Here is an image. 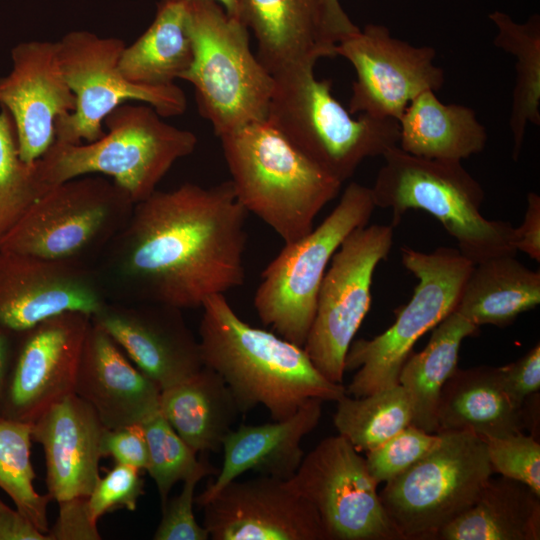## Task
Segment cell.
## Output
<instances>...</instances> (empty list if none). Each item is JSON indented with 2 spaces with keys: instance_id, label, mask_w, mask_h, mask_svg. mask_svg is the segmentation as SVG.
<instances>
[{
  "instance_id": "6da1fadb",
  "label": "cell",
  "mask_w": 540,
  "mask_h": 540,
  "mask_svg": "<svg viewBox=\"0 0 540 540\" xmlns=\"http://www.w3.org/2000/svg\"><path fill=\"white\" fill-rule=\"evenodd\" d=\"M248 214L230 180L156 190L93 267L118 301L202 307L244 283Z\"/></svg>"
},
{
  "instance_id": "7a4b0ae2",
  "label": "cell",
  "mask_w": 540,
  "mask_h": 540,
  "mask_svg": "<svg viewBox=\"0 0 540 540\" xmlns=\"http://www.w3.org/2000/svg\"><path fill=\"white\" fill-rule=\"evenodd\" d=\"M202 308L203 363L222 377L241 413L262 405L272 420H283L309 399L336 402L346 394L315 368L303 347L244 322L224 294L208 297Z\"/></svg>"
},
{
  "instance_id": "3957f363",
  "label": "cell",
  "mask_w": 540,
  "mask_h": 540,
  "mask_svg": "<svg viewBox=\"0 0 540 540\" xmlns=\"http://www.w3.org/2000/svg\"><path fill=\"white\" fill-rule=\"evenodd\" d=\"M235 194L284 241L313 229L317 214L342 183L298 150L267 119L218 137Z\"/></svg>"
},
{
  "instance_id": "277c9868",
  "label": "cell",
  "mask_w": 540,
  "mask_h": 540,
  "mask_svg": "<svg viewBox=\"0 0 540 540\" xmlns=\"http://www.w3.org/2000/svg\"><path fill=\"white\" fill-rule=\"evenodd\" d=\"M382 157L384 164L370 188L375 206L392 211V227L408 210H424L440 221L473 264L516 255L515 227L482 215L483 188L461 161L418 157L399 146Z\"/></svg>"
},
{
  "instance_id": "5b68a950",
  "label": "cell",
  "mask_w": 540,
  "mask_h": 540,
  "mask_svg": "<svg viewBox=\"0 0 540 540\" xmlns=\"http://www.w3.org/2000/svg\"><path fill=\"white\" fill-rule=\"evenodd\" d=\"M147 104H121L104 120L107 131L87 143L55 141L37 160L42 181L52 188L89 174H103L136 204L157 190L176 161L193 153L198 139L162 120Z\"/></svg>"
},
{
  "instance_id": "8992f818",
  "label": "cell",
  "mask_w": 540,
  "mask_h": 540,
  "mask_svg": "<svg viewBox=\"0 0 540 540\" xmlns=\"http://www.w3.org/2000/svg\"><path fill=\"white\" fill-rule=\"evenodd\" d=\"M312 64L275 75L266 119L298 150L342 184L367 158L398 146L393 118L362 113L353 117L332 95V83L318 80Z\"/></svg>"
},
{
  "instance_id": "52a82bcc",
  "label": "cell",
  "mask_w": 540,
  "mask_h": 540,
  "mask_svg": "<svg viewBox=\"0 0 540 540\" xmlns=\"http://www.w3.org/2000/svg\"><path fill=\"white\" fill-rule=\"evenodd\" d=\"M193 61L181 79L217 137L266 119L274 78L250 48L249 30L211 0L186 3Z\"/></svg>"
},
{
  "instance_id": "ba28073f",
  "label": "cell",
  "mask_w": 540,
  "mask_h": 540,
  "mask_svg": "<svg viewBox=\"0 0 540 540\" xmlns=\"http://www.w3.org/2000/svg\"><path fill=\"white\" fill-rule=\"evenodd\" d=\"M134 205L112 180L65 181L31 205L2 237L0 250L92 266L124 228Z\"/></svg>"
},
{
  "instance_id": "9c48e42d",
  "label": "cell",
  "mask_w": 540,
  "mask_h": 540,
  "mask_svg": "<svg viewBox=\"0 0 540 540\" xmlns=\"http://www.w3.org/2000/svg\"><path fill=\"white\" fill-rule=\"evenodd\" d=\"M375 208L371 188L351 182L318 227L284 245L262 272L255 292L254 307L264 325L304 346L334 253L352 231L369 223Z\"/></svg>"
},
{
  "instance_id": "30bf717a",
  "label": "cell",
  "mask_w": 540,
  "mask_h": 540,
  "mask_svg": "<svg viewBox=\"0 0 540 540\" xmlns=\"http://www.w3.org/2000/svg\"><path fill=\"white\" fill-rule=\"evenodd\" d=\"M402 263L417 279L410 301L395 322L372 339L352 341L345 371L357 370L346 394L362 397L398 384L403 364L414 344L453 312L473 267L456 248L432 252L402 248Z\"/></svg>"
},
{
  "instance_id": "8fae6325",
  "label": "cell",
  "mask_w": 540,
  "mask_h": 540,
  "mask_svg": "<svg viewBox=\"0 0 540 540\" xmlns=\"http://www.w3.org/2000/svg\"><path fill=\"white\" fill-rule=\"evenodd\" d=\"M437 433V445L379 493L402 540H434L474 504L493 473L481 437L469 431Z\"/></svg>"
},
{
  "instance_id": "7c38bea8",
  "label": "cell",
  "mask_w": 540,
  "mask_h": 540,
  "mask_svg": "<svg viewBox=\"0 0 540 540\" xmlns=\"http://www.w3.org/2000/svg\"><path fill=\"white\" fill-rule=\"evenodd\" d=\"M57 44L63 74L75 96V108L56 120L55 141L79 144L101 138L105 118L131 100L150 105L163 118L185 112L186 96L177 85L142 86L124 78L119 69L126 46L123 40L75 30Z\"/></svg>"
},
{
  "instance_id": "4fadbf2b",
  "label": "cell",
  "mask_w": 540,
  "mask_h": 540,
  "mask_svg": "<svg viewBox=\"0 0 540 540\" xmlns=\"http://www.w3.org/2000/svg\"><path fill=\"white\" fill-rule=\"evenodd\" d=\"M393 228L367 224L352 231L334 253L322 279L303 348L331 382L342 384L347 351L370 309L374 272L393 246Z\"/></svg>"
},
{
  "instance_id": "5bb4252c",
  "label": "cell",
  "mask_w": 540,
  "mask_h": 540,
  "mask_svg": "<svg viewBox=\"0 0 540 540\" xmlns=\"http://www.w3.org/2000/svg\"><path fill=\"white\" fill-rule=\"evenodd\" d=\"M287 480L316 509L328 540H402L365 458L343 436L324 438Z\"/></svg>"
},
{
  "instance_id": "9a60e30c",
  "label": "cell",
  "mask_w": 540,
  "mask_h": 540,
  "mask_svg": "<svg viewBox=\"0 0 540 540\" xmlns=\"http://www.w3.org/2000/svg\"><path fill=\"white\" fill-rule=\"evenodd\" d=\"M336 55L347 59L356 72L348 105L353 115L398 121L416 96L436 92L444 83V72L434 63V48L395 38L383 25L368 24L342 40Z\"/></svg>"
},
{
  "instance_id": "2e32d148",
  "label": "cell",
  "mask_w": 540,
  "mask_h": 540,
  "mask_svg": "<svg viewBox=\"0 0 540 540\" xmlns=\"http://www.w3.org/2000/svg\"><path fill=\"white\" fill-rule=\"evenodd\" d=\"M91 316L65 312L18 332L1 416L33 423L74 393Z\"/></svg>"
},
{
  "instance_id": "e0dca14e",
  "label": "cell",
  "mask_w": 540,
  "mask_h": 540,
  "mask_svg": "<svg viewBox=\"0 0 540 540\" xmlns=\"http://www.w3.org/2000/svg\"><path fill=\"white\" fill-rule=\"evenodd\" d=\"M108 301L94 267L0 250V326L22 332L65 312L94 315Z\"/></svg>"
},
{
  "instance_id": "ac0fdd59",
  "label": "cell",
  "mask_w": 540,
  "mask_h": 540,
  "mask_svg": "<svg viewBox=\"0 0 540 540\" xmlns=\"http://www.w3.org/2000/svg\"><path fill=\"white\" fill-rule=\"evenodd\" d=\"M213 540H328L316 509L288 480H232L203 507Z\"/></svg>"
},
{
  "instance_id": "d6986e66",
  "label": "cell",
  "mask_w": 540,
  "mask_h": 540,
  "mask_svg": "<svg viewBox=\"0 0 540 540\" xmlns=\"http://www.w3.org/2000/svg\"><path fill=\"white\" fill-rule=\"evenodd\" d=\"M91 321L109 334L161 391L204 366L199 341L179 308L106 301Z\"/></svg>"
},
{
  "instance_id": "ffe728a7",
  "label": "cell",
  "mask_w": 540,
  "mask_h": 540,
  "mask_svg": "<svg viewBox=\"0 0 540 540\" xmlns=\"http://www.w3.org/2000/svg\"><path fill=\"white\" fill-rule=\"evenodd\" d=\"M12 69L0 78V105L16 128L21 159L33 163L56 139V120L75 108V96L63 74L58 44L26 41L11 50Z\"/></svg>"
},
{
  "instance_id": "44dd1931",
  "label": "cell",
  "mask_w": 540,
  "mask_h": 540,
  "mask_svg": "<svg viewBox=\"0 0 540 540\" xmlns=\"http://www.w3.org/2000/svg\"><path fill=\"white\" fill-rule=\"evenodd\" d=\"M74 393L108 429L141 425L158 414L161 390L92 321L82 348Z\"/></svg>"
},
{
  "instance_id": "7402d4cb",
  "label": "cell",
  "mask_w": 540,
  "mask_h": 540,
  "mask_svg": "<svg viewBox=\"0 0 540 540\" xmlns=\"http://www.w3.org/2000/svg\"><path fill=\"white\" fill-rule=\"evenodd\" d=\"M106 427L95 410L75 393L52 405L32 423V440L43 447L48 494L57 502L88 497L103 457Z\"/></svg>"
},
{
  "instance_id": "603a6c76",
  "label": "cell",
  "mask_w": 540,
  "mask_h": 540,
  "mask_svg": "<svg viewBox=\"0 0 540 540\" xmlns=\"http://www.w3.org/2000/svg\"><path fill=\"white\" fill-rule=\"evenodd\" d=\"M322 403L312 398L286 419L232 429L222 444V468L215 480L195 496V504L202 508L226 484L249 470L284 480L291 478L304 457L303 438L319 423Z\"/></svg>"
},
{
  "instance_id": "cb8c5ba5",
  "label": "cell",
  "mask_w": 540,
  "mask_h": 540,
  "mask_svg": "<svg viewBox=\"0 0 540 540\" xmlns=\"http://www.w3.org/2000/svg\"><path fill=\"white\" fill-rule=\"evenodd\" d=\"M241 21L253 32L257 58L271 75L336 56L319 0H242Z\"/></svg>"
},
{
  "instance_id": "d4e9b609",
  "label": "cell",
  "mask_w": 540,
  "mask_h": 540,
  "mask_svg": "<svg viewBox=\"0 0 540 540\" xmlns=\"http://www.w3.org/2000/svg\"><path fill=\"white\" fill-rule=\"evenodd\" d=\"M526 404L506 391L498 367L457 368L442 387L438 431H469L479 437H499L525 428L533 419Z\"/></svg>"
},
{
  "instance_id": "484cf974",
  "label": "cell",
  "mask_w": 540,
  "mask_h": 540,
  "mask_svg": "<svg viewBox=\"0 0 540 540\" xmlns=\"http://www.w3.org/2000/svg\"><path fill=\"white\" fill-rule=\"evenodd\" d=\"M159 411L197 453L219 452L241 414L225 381L205 365L191 377L162 390Z\"/></svg>"
},
{
  "instance_id": "4316f807",
  "label": "cell",
  "mask_w": 540,
  "mask_h": 540,
  "mask_svg": "<svg viewBox=\"0 0 540 540\" xmlns=\"http://www.w3.org/2000/svg\"><path fill=\"white\" fill-rule=\"evenodd\" d=\"M398 125L399 148L428 159L462 161L480 153L487 142L486 129L472 108L444 104L432 90L409 103Z\"/></svg>"
},
{
  "instance_id": "83f0119b",
  "label": "cell",
  "mask_w": 540,
  "mask_h": 540,
  "mask_svg": "<svg viewBox=\"0 0 540 540\" xmlns=\"http://www.w3.org/2000/svg\"><path fill=\"white\" fill-rule=\"evenodd\" d=\"M540 495L501 476L487 481L474 504L434 540H539Z\"/></svg>"
},
{
  "instance_id": "f1b7e54d",
  "label": "cell",
  "mask_w": 540,
  "mask_h": 540,
  "mask_svg": "<svg viewBox=\"0 0 540 540\" xmlns=\"http://www.w3.org/2000/svg\"><path fill=\"white\" fill-rule=\"evenodd\" d=\"M539 303L540 272L505 255L473 265L454 311L478 327H505Z\"/></svg>"
},
{
  "instance_id": "f546056e",
  "label": "cell",
  "mask_w": 540,
  "mask_h": 540,
  "mask_svg": "<svg viewBox=\"0 0 540 540\" xmlns=\"http://www.w3.org/2000/svg\"><path fill=\"white\" fill-rule=\"evenodd\" d=\"M192 61L186 3L160 0L150 26L124 47L119 69L133 84L163 87L181 79Z\"/></svg>"
},
{
  "instance_id": "4dcf8cb0",
  "label": "cell",
  "mask_w": 540,
  "mask_h": 540,
  "mask_svg": "<svg viewBox=\"0 0 540 540\" xmlns=\"http://www.w3.org/2000/svg\"><path fill=\"white\" fill-rule=\"evenodd\" d=\"M478 328L453 311L432 329L426 347L406 359L398 384L410 402L411 425L428 433H437V408L442 387L458 368L462 341L477 333Z\"/></svg>"
},
{
  "instance_id": "1f68e13d",
  "label": "cell",
  "mask_w": 540,
  "mask_h": 540,
  "mask_svg": "<svg viewBox=\"0 0 540 540\" xmlns=\"http://www.w3.org/2000/svg\"><path fill=\"white\" fill-rule=\"evenodd\" d=\"M497 27L494 45L516 58L509 127L513 138V159L521 154L528 124H540V18L532 15L517 23L503 12L489 14Z\"/></svg>"
},
{
  "instance_id": "d6a6232c",
  "label": "cell",
  "mask_w": 540,
  "mask_h": 540,
  "mask_svg": "<svg viewBox=\"0 0 540 540\" xmlns=\"http://www.w3.org/2000/svg\"><path fill=\"white\" fill-rule=\"evenodd\" d=\"M336 402L334 426L359 452L379 446L411 425L410 402L399 384L362 397L345 394Z\"/></svg>"
},
{
  "instance_id": "836d02e7",
  "label": "cell",
  "mask_w": 540,
  "mask_h": 540,
  "mask_svg": "<svg viewBox=\"0 0 540 540\" xmlns=\"http://www.w3.org/2000/svg\"><path fill=\"white\" fill-rule=\"evenodd\" d=\"M32 423L0 416V488L13 500L16 509L42 533L49 530L47 493L39 494L31 463Z\"/></svg>"
},
{
  "instance_id": "e575fe53",
  "label": "cell",
  "mask_w": 540,
  "mask_h": 540,
  "mask_svg": "<svg viewBox=\"0 0 540 540\" xmlns=\"http://www.w3.org/2000/svg\"><path fill=\"white\" fill-rule=\"evenodd\" d=\"M49 189L42 181L37 160L27 163L21 159L14 121L1 107L0 240Z\"/></svg>"
},
{
  "instance_id": "d590c367",
  "label": "cell",
  "mask_w": 540,
  "mask_h": 540,
  "mask_svg": "<svg viewBox=\"0 0 540 540\" xmlns=\"http://www.w3.org/2000/svg\"><path fill=\"white\" fill-rule=\"evenodd\" d=\"M141 427L148 446L146 471L155 482L163 506L172 487L195 470L199 458L160 412L143 422Z\"/></svg>"
},
{
  "instance_id": "8d00e7d4",
  "label": "cell",
  "mask_w": 540,
  "mask_h": 540,
  "mask_svg": "<svg viewBox=\"0 0 540 540\" xmlns=\"http://www.w3.org/2000/svg\"><path fill=\"white\" fill-rule=\"evenodd\" d=\"M439 440V433H428L409 425L366 452L369 472L378 484L386 483L427 455Z\"/></svg>"
},
{
  "instance_id": "74e56055",
  "label": "cell",
  "mask_w": 540,
  "mask_h": 540,
  "mask_svg": "<svg viewBox=\"0 0 540 540\" xmlns=\"http://www.w3.org/2000/svg\"><path fill=\"white\" fill-rule=\"evenodd\" d=\"M483 440L493 472L520 481L540 495V444L534 434L522 431Z\"/></svg>"
},
{
  "instance_id": "f35d334b",
  "label": "cell",
  "mask_w": 540,
  "mask_h": 540,
  "mask_svg": "<svg viewBox=\"0 0 540 540\" xmlns=\"http://www.w3.org/2000/svg\"><path fill=\"white\" fill-rule=\"evenodd\" d=\"M207 457L202 455L195 470L183 480L179 495L168 499L162 506V518L153 535L155 540H208V531L200 525L193 512L194 492L200 480L209 475H217Z\"/></svg>"
},
{
  "instance_id": "ab89813d",
  "label": "cell",
  "mask_w": 540,
  "mask_h": 540,
  "mask_svg": "<svg viewBox=\"0 0 540 540\" xmlns=\"http://www.w3.org/2000/svg\"><path fill=\"white\" fill-rule=\"evenodd\" d=\"M143 494L144 480L140 470L116 463L104 477H99L87 497L89 515L97 523L101 516L116 509L134 511Z\"/></svg>"
},
{
  "instance_id": "60d3db41",
  "label": "cell",
  "mask_w": 540,
  "mask_h": 540,
  "mask_svg": "<svg viewBox=\"0 0 540 540\" xmlns=\"http://www.w3.org/2000/svg\"><path fill=\"white\" fill-rule=\"evenodd\" d=\"M101 451L103 457L111 456L116 463L140 471L147 469L148 446L141 425L105 428L101 438Z\"/></svg>"
},
{
  "instance_id": "b9f144b4",
  "label": "cell",
  "mask_w": 540,
  "mask_h": 540,
  "mask_svg": "<svg viewBox=\"0 0 540 540\" xmlns=\"http://www.w3.org/2000/svg\"><path fill=\"white\" fill-rule=\"evenodd\" d=\"M59 513L48 540H99L100 533L88 511L87 497H75L58 502Z\"/></svg>"
},
{
  "instance_id": "7bdbcfd3",
  "label": "cell",
  "mask_w": 540,
  "mask_h": 540,
  "mask_svg": "<svg viewBox=\"0 0 540 540\" xmlns=\"http://www.w3.org/2000/svg\"><path fill=\"white\" fill-rule=\"evenodd\" d=\"M502 383L511 398L523 404L540 388V345L537 343L517 361L498 367Z\"/></svg>"
},
{
  "instance_id": "ee69618b",
  "label": "cell",
  "mask_w": 540,
  "mask_h": 540,
  "mask_svg": "<svg viewBox=\"0 0 540 540\" xmlns=\"http://www.w3.org/2000/svg\"><path fill=\"white\" fill-rule=\"evenodd\" d=\"M516 250L540 262V196L535 192L527 195V207L522 224L514 228Z\"/></svg>"
},
{
  "instance_id": "f6af8a7d",
  "label": "cell",
  "mask_w": 540,
  "mask_h": 540,
  "mask_svg": "<svg viewBox=\"0 0 540 540\" xmlns=\"http://www.w3.org/2000/svg\"><path fill=\"white\" fill-rule=\"evenodd\" d=\"M0 540H48L20 511L0 499Z\"/></svg>"
},
{
  "instance_id": "bcb514c9",
  "label": "cell",
  "mask_w": 540,
  "mask_h": 540,
  "mask_svg": "<svg viewBox=\"0 0 540 540\" xmlns=\"http://www.w3.org/2000/svg\"><path fill=\"white\" fill-rule=\"evenodd\" d=\"M319 2L327 31L336 44L360 30L345 13L339 0H319Z\"/></svg>"
},
{
  "instance_id": "7dc6e473",
  "label": "cell",
  "mask_w": 540,
  "mask_h": 540,
  "mask_svg": "<svg viewBox=\"0 0 540 540\" xmlns=\"http://www.w3.org/2000/svg\"><path fill=\"white\" fill-rule=\"evenodd\" d=\"M18 332L0 326V416Z\"/></svg>"
},
{
  "instance_id": "c3c4849f",
  "label": "cell",
  "mask_w": 540,
  "mask_h": 540,
  "mask_svg": "<svg viewBox=\"0 0 540 540\" xmlns=\"http://www.w3.org/2000/svg\"><path fill=\"white\" fill-rule=\"evenodd\" d=\"M161 1L187 3L194 0H161ZM211 1L218 3L230 17L241 21L242 0H211Z\"/></svg>"
}]
</instances>
